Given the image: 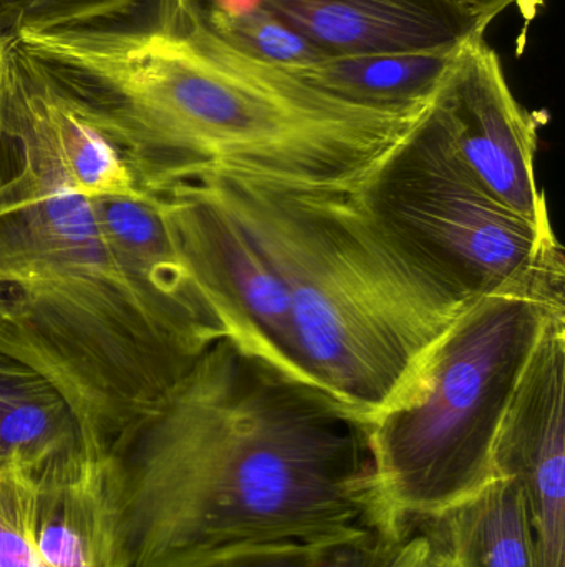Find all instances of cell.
<instances>
[{
    "instance_id": "obj_1",
    "label": "cell",
    "mask_w": 565,
    "mask_h": 567,
    "mask_svg": "<svg viewBox=\"0 0 565 567\" xmlns=\"http://www.w3.org/2000/svg\"><path fill=\"white\" fill-rule=\"evenodd\" d=\"M133 567L232 545L405 533L375 480L370 422L218 340L109 450Z\"/></svg>"
},
{
    "instance_id": "obj_2",
    "label": "cell",
    "mask_w": 565,
    "mask_h": 567,
    "mask_svg": "<svg viewBox=\"0 0 565 567\" xmlns=\"http://www.w3.org/2000/svg\"><path fill=\"white\" fill-rule=\"evenodd\" d=\"M224 339L149 290L109 249L20 105L0 90V350L52 380L105 460Z\"/></svg>"
},
{
    "instance_id": "obj_3",
    "label": "cell",
    "mask_w": 565,
    "mask_h": 567,
    "mask_svg": "<svg viewBox=\"0 0 565 567\" xmlns=\"http://www.w3.org/2000/svg\"><path fill=\"white\" fill-rule=\"evenodd\" d=\"M195 182L228 206L284 279L312 380L368 422L410 385L467 307L401 255L354 189L232 172Z\"/></svg>"
},
{
    "instance_id": "obj_4",
    "label": "cell",
    "mask_w": 565,
    "mask_h": 567,
    "mask_svg": "<svg viewBox=\"0 0 565 567\" xmlns=\"http://www.w3.org/2000/svg\"><path fill=\"white\" fill-rule=\"evenodd\" d=\"M565 279L490 293L464 307L410 385L370 420L381 505L397 525L433 519L494 478L504 413Z\"/></svg>"
},
{
    "instance_id": "obj_5",
    "label": "cell",
    "mask_w": 565,
    "mask_h": 567,
    "mask_svg": "<svg viewBox=\"0 0 565 567\" xmlns=\"http://www.w3.org/2000/svg\"><path fill=\"white\" fill-rule=\"evenodd\" d=\"M354 193L401 255L461 306L565 278L553 225H534L490 195L454 152L430 103Z\"/></svg>"
},
{
    "instance_id": "obj_6",
    "label": "cell",
    "mask_w": 565,
    "mask_h": 567,
    "mask_svg": "<svg viewBox=\"0 0 565 567\" xmlns=\"http://www.w3.org/2000/svg\"><path fill=\"white\" fill-rule=\"evenodd\" d=\"M151 196L224 339L318 386L299 349L287 286L254 236L201 183H179Z\"/></svg>"
},
{
    "instance_id": "obj_7",
    "label": "cell",
    "mask_w": 565,
    "mask_h": 567,
    "mask_svg": "<svg viewBox=\"0 0 565 567\" xmlns=\"http://www.w3.org/2000/svg\"><path fill=\"white\" fill-rule=\"evenodd\" d=\"M461 162L498 202L551 225L536 179L540 120L514 96L486 33L461 43L430 102Z\"/></svg>"
},
{
    "instance_id": "obj_8",
    "label": "cell",
    "mask_w": 565,
    "mask_h": 567,
    "mask_svg": "<svg viewBox=\"0 0 565 567\" xmlns=\"http://www.w3.org/2000/svg\"><path fill=\"white\" fill-rule=\"evenodd\" d=\"M494 476L523 493L534 567H565V312L547 320L504 413Z\"/></svg>"
},
{
    "instance_id": "obj_9",
    "label": "cell",
    "mask_w": 565,
    "mask_h": 567,
    "mask_svg": "<svg viewBox=\"0 0 565 567\" xmlns=\"http://www.w3.org/2000/svg\"><path fill=\"white\" fill-rule=\"evenodd\" d=\"M327 56L453 49L486 23L448 0H261Z\"/></svg>"
},
{
    "instance_id": "obj_10",
    "label": "cell",
    "mask_w": 565,
    "mask_h": 567,
    "mask_svg": "<svg viewBox=\"0 0 565 567\" xmlns=\"http://www.w3.org/2000/svg\"><path fill=\"white\" fill-rule=\"evenodd\" d=\"M32 482L33 542L43 567H133L106 458L86 456Z\"/></svg>"
},
{
    "instance_id": "obj_11",
    "label": "cell",
    "mask_w": 565,
    "mask_h": 567,
    "mask_svg": "<svg viewBox=\"0 0 565 567\" xmlns=\"http://www.w3.org/2000/svg\"><path fill=\"white\" fill-rule=\"evenodd\" d=\"M86 456L95 458L62 390L0 350V473L35 480Z\"/></svg>"
},
{
    "instance_id": "obj_12",
    "label": "cell",
    "mask_w": 565,
    "mask_h": 567,
    "mask_svg": "<svg viewBox=\"0 0 565 567\" xmlns=\"http://www.w3.org/2000/svg\"><path fill=\"white\" fill-rule=\"evenodd\" d=\"M7 73L33 128L76 193L86 198L145 196L116 150L30 73L10 42Z\"/></svg>"
},
{
    "instance_id": "obj_13",
    "label": "cell",
    "mask_w": 565,
    "mask_h": 567,
    "mask_svg": "<svg viewBox=\"0 0 565 567\" xmlns=\"http://www.w3.org/2000/svg\"><path fill=\"white\" fill-rule=\"evenodd\" d=\"M460 45L423 52L325 56L289 72L355 105L411 112L425 109L433 99Z\"/></svg>"
},
{
    "instance_id": "obj_14",
    "label": "cell",
    "mask_w": 565,
    "mask_h": 567,
    "mask_svg": "<svg viewBox=\"0 0 565 567\" xmlns=\"http://www.w3.org/2000/svg\"><path fill=\"white\" fill-rule=\"evenodd\" d=\"M451 567H534V538L523 493L494 476L437 519Z\"/></svg>"
},
{
    "instance_id": "obj_15",
    "label": "cell",
    "mask_w": 565,
    "mask_h": 567,
    "mask_svg": "<svg viewBox=\"0 0 565 567\" xmlns=\"http://www.w3.org/2000/svg\"><path fill=\"white\" fill-rule=\"evenodd\" d=\"M92 205L109 249L128 271L163 299L215 320L189 279L151 195L103 196L92 198Z\"/></svg>"
},
{
    "instance_id": "obj_16",
    "label": "cell",
    "mask_w": 565,
    "mask_h": 567,
    "mask_svg": "<svg viewBox=\"0 0 565 567\" xmlns=\"http://www.w3.org/2000/svg\"><path fill=\"white\" fill-rule=\"evenodd\" d=\"M202 13L209 27L226 42L261 62L294 70L321 62L327 56L281 17L262 6L234 13H208L205 10Z\"/></svg>"
},
{
    "instance_id": "obj_17",
    "label": "cell",
    "mask_w": 565,
    "mask_h": 567,
    "mask_svg": "<svg viewBox=\"0 0 565 567\" xmlns=\"http://www.w3.org/2000/svg\"><path fill=\"white\" fill-rule=\"evenodd\" d=\"M133 0H0V37L75 25L115 12Z\"/></svg>"
},
{
    "instance_id": "obj_18",
    "label": "cell",
    "mask_w": 565,
    "mask_h": 567,
    "mask_svg": "<svg viewBox=\"0 0 565 567\" xmlns=\"http://www.w3.org/2000/svg\"><path fill=\"white\" fill-rule=\"evenodd\" d=\"M33 482L0 473V567H43L32 532Z\"/></svg>"
},
{
    "instance_id": "obj_19",
    "label": "cell",
    "mask_w": 565,
    "mask_h": 567,
    "mask_svg": "<svg viewBox=\"0 0 565 567\" xmlns=\"http://www.w3.org/2000/svg\"><path fill=\"white\" fill-rule=\"evenodd\" d=\"M318 548L321 543L232 545L179 559L168 567H312Z\"/></svg>"
},
{
    "instance_id": "obj_20",
    "label": "cell",
    "mask_w": 565,
    "mask_h": 567,
    "mask_svg": "<svg viewBox=\"0 0 565 567\" xmlns=\"http://www.w3.org/2000/svg\"><path fill=\"white\" fill-rule=\"evenodd\" d=\"M408 532L362 528L321 543L312 567H390Z\"/></svg>"
},
{
    "instance_id": "obj_21",
    "label": "cell",
    "mask_w": 565,
    "mask_h": 567,
    "mask_svg": "<svg viewBox=\"0 0 565 567\" xmlns=\"http://www.w3.org/2000/svg\"><path fill=\"white\" fill-rule=\"evenodd\" d=\"M390 567H451L443 546L430 535H408Z\"/></svg>"
},
{
    "instance_id": "obj_22",
    "label": "cell",
    "mask_w": 565,
    "mask_h": 567,
    "mask_svg": "<svg viewBox=\"0 0 565 567\" xmlns=\"http://www.w3.org/2000/svg\"><path fill=\"white\" fill-rule=\"evenodd\" d=\"M453 3L454 7L467 13V16L473 17V19L480 20V22L490 23L494 19L506 12L508 9L514 6H523L527 0H448Z\"/></svg>"
},
{
    "instance_id": "obj_23",
    "label": "cell",
    "mask_w": 565,
    "mask_h": 567,
    "mask_svg": "<svg viewBox=\"0 0 565 567\" xmlns=\"http://www.w3.org/2000/svg\"><path fill=\"white\" fill-rule=\"evenodd\" d=\"M7 40L0 37V90H2L3 63H6Z\"/></svg>"
}]
</instances>
